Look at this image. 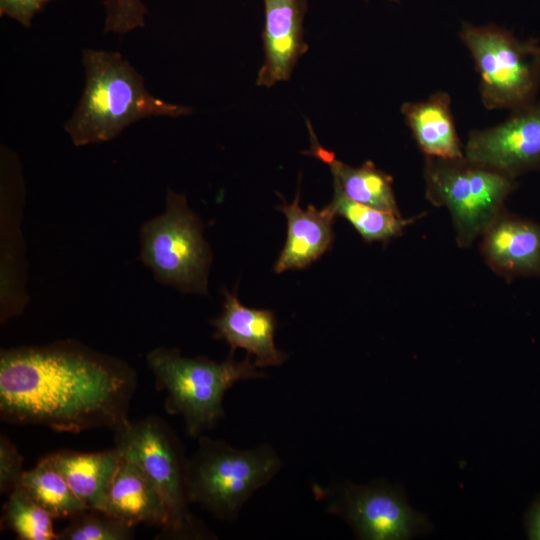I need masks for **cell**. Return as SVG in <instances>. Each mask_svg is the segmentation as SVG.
I'll return each mask as SVG.
<instances>
[{"label": "cell", "instance_id": "obj_1", "mask_svg": "<svg viewBox=\"0 0 540 540\" xmlns=\"http://www.w3.org/2000/svg\"><path fill=\"white\" fill-rule=\"evenodd\" d=\"M137 386L125 361L65 340L0 353V418L79 433L129 420Z\"/></svg>", "mask_w": 540, "mask_h": 540}, {"label": "cell", "instance_id": "obj_2", "mask_svg": "<svg viewBox=\"0 0 540 540\" xmlns=\"http://www.w3.org/2000/svg\"><path fill=\"white\" fill-rule=\"evenodd\" d=\"M82 63L84 90L64 125L75 146L110 141L144 118H176L192 112L150 94L143 77L118 52L85 49Z\"/></svg>", "mask_w": 540, "mask_h": 540}, {"label": "cell", "instance_id": "obj_3", "mask_svg": "<svg viewBox=\"0 0 540 540\" xmlns=\"http://www.w3.org/2000/svg\"><path fill=\"white\" fill-rule=\"evenodd\" d=\"M233 354L220 362L167 347L147 354L156 386L166 392L165 410L183 418L188 435L199 438L225 416L224 395L234 384L266 377L249 354L240 361Z\"/></svg>", "mask_w": 540, "mask_h": 540}, {"label": "cell", "instance_id": "obj_4", "mask_svg": "<svg viewBox=\"0 0 540 540\" xmlns=\"http://www.w3.org/2000/svg\"><path fill=\"white\" fill-rule=\"evenodd\" d=\"M282 466V459L268 443L244 450L202 435L187 463L190 502L220 521H233Z\"/></svg>", "mask_w": 540, "mask_h": 540}, {"label": "cell", "instance_id": "obj_5", "mask_svg": "<svg viewBox=\"0 0 540 540\" xmlns=\"http://www.w3.org/2000/svg\"><path fill=\"white\" fill-rule=\"evenodd\" d=\"M115 448L122 457L138 465L158 489L167 513V524L159 538L199 540L213 533L190 510L187 463L183 445L159 416L128 420L114 430Z\"/></svg>", "mask_w": 540, "mask_h": 540}, {"label": "cell", "instance_id": "obj_6", "mask_svg": "<svg viewBox=\"0 0 540 540\" xmlns=\"http://www.w3.org/2000/svg\"><path fill=\"white\" fill-rule=\"evenodd\" d=\"M424 179L427 200L448 209L461 248L481 237L504 211L505 201L518 186L515 178L465 156H425Z\"/></svg>", "mask_w": 540, "mask_h": 540}, {"label": "cell", "instance_id": "obj_7", "mask_svg": "<svg viewBox=\"0 0 540 540\" xmlns=\"http://www.w3.org/2000/svg\"><path fill=\"white\" fill-rule=\"evenodd\" d=\"M460 37L479 74L482 103L487 109H511L536 101L540 87V46L521 41L496 25H462Z\"/></svg>", "mask_w": 540, "mask_h": 540}, {"label": "cell", "instance_id": "obj_8", "mask_svg": "<svg viewBox=\"0 0 540 540\" xmlns=\"http://www.w3.org/2000/svg\"><path fill=\"white\" fill-rule=\"evenodd\" d=\"M202 229L185 196L168 190L164 212L141 227V261L160 283L207 294L212 255Z\"/></svg>", "mask_w": 540, "mask_h": 540}, {"label": "cell", "instance_id": "obj_9", "mask_svg": "<svg viewBox=\"0 0 540 540\" xmlns=\"http://www.w3.org/2000/svg\"><path fill=\"white\" fill-rule=\"evenodd\" d=\"M335 488L314 490L318 497L330 498L329 510L343 516L360 539L404 540L424 526L423 519L392 488L352 483Z\"/></svg>", "mask_w": 540, "mask_h": 540}, {"label": "cell", "instance_id": "obj_10", "mask_svg": "<svg viewBox=\"0 0 540 540\" xmlns=\"http://www.w3.org/2000/svg\"><path fill=\"white\" fill-rule=\"evenodd\" d=\"M464 154L515 179L540 170V101L512 111L499 125L470 132Z\"/></svg>", "mask_w": 540, "mask_h": 540}, {"label": "cell", "instance_id": "obj_11", "mask_svg": "<svg viewBox=\"0 0 540 540\" xmlns=\"http://www.w3.org/2000/svg\"><path fill=\"white\" fill-rule=\"evenodd\" d=\"M265 23L262 32L264 61L257 86L271 87L287 81L309 46L304 41L303 21L308 0H263Z\"/></svg>", "mask_w": 540, "mask_h": 540}, {"label": "cell", "instance_id": "obj_12", "mask_svg": "<svg viewBox=\"0 0 540 540\" xmlns=\"http://www.w3.org/2000/svg\"><path fill=\"white\" fill-rule=\"evenodd\" d=\"M480 252L508 281L540 277V224L504 210L481 235Z\"/></svg>", "mask_w": 540, "mask_h": 540}, {"label": "cell", "instance_id": "obj_13", "mask_svg": "<svg viewBox=\"0 0 540 540\" xmlns=\"http://www.w3.org/2000/svg\"><path fill=\"white\" fill-rule=\"evenodd\" d=\"M225 301L222 313L211 320L215 328L214 338L224 340L231 353L241 348L251 356L258 368L280 366L288 354L275 345L277 320L268 309L244 306L235 293L223 290Z\"/></svg>", "mask_w": 540, "mask_h": 540}, {"label": "cell", "instance_id": "obj_14", "mask_svg": "<svg viewBox=\"0 0 540 540\" xmlns=\"http://www.w3.org/2000/svg\"><path fill=\"white\" fill-rule=\"evenodd\" d=\"M299 193L298 187L291 204L281 196L283 203L276 207L287 219V238L274 265L276 273L310 266L331 248L334 241L336 215L333 210L329 205L322 209L308 205L302 209Z\"/></svg>", "mask_w": 540, "mask_h": 540}, {"label": "cell", "instance_id": "obj_15", "mask_svg": "<svg viewBox=\"0 0 540 540\" xmlns=\"http://www.w3.org/2000/svg\"><path fill=\"white\" fill-rule=\"evenodd\" d=\"M14 169V168H13ZM12 170L10 193L1 190V323L23 312L28 302L24 289L23 254L21 252L20 215L23 183Z\"/></svg>", "mask_w": 540, "mask_h": 540}, {"label": "cell", "instance_id": "obj_16", "mask_svg": "<svg viewBox=\"0 0 540 540\" xmlns=\"http://www.w3.org/2000/svg\"><path fill=\"white\" fill-rule=\"evenodd\" d=\"M104 512L130 526L144 523L162 530L167 524L166 509L155 484L138 465L124 457L111 484Z\"/></svg>", "mask_w": 540, "mask_h": 540}, {"label": "cell", "instance_id": "obj_17", "mask_svg": "<svg viewBox=\"0 0 540 540\" xmlns=\"http://www.w3.org/2000/svg\"><path fill=\"white\" fill-rule=\"evenodd\" d=\"M307 126L311 144L309 150L304 153L329 166L334 187L355 202L401 215L390 175L378 169L371 161H366L359 167H352L338 160L333 152L318 142L310 123H307Z\"/></svg>", "mask_w": 540, "mask_h": 540}, {"label": "cell", "instance_id": "obj_18", "mask_svg": "<svg viewBox=\"0 0 540 540\" xmlns=\"http://www.w3.org/2000/svg\"><path fill=\"white\" fill-rule=\"evenodd\" d=\"M47 456L86 508L104 511L122 458L117 448L90 453L63 450Z\"/></svg>", "mask_w": 540, "mask_h": 540}, {"label": "cell", "instance_id": "obj_19", "mask_svg": "<svg viewBox=\"0 0 540 540\" xmlns=\"http://www.w3.org/2000/svg\"><path fill=\"white\" fill-rule=\"evenodd\" d=\"M401 113L425 156L442 159L465 156L447 93L439 91L426 101L406 102L401 106Z\"/></svg>", "mask_w": 540, "mask_h": 540}, {"label": "cell", "instance_id": "obj_20", "mask_svg": "<svg viewBox=\"0 0 540 540\" xmlns=\"http://www.w3.org/2000/svg\"><path fill=\"white\" fill-rule=\"evenodd\" d=\"M20 486L54 519H71L88 509L73 493L48 456L43 457L32 469L24 471Z\"/></svg>", "mask_w": 540, "mask_h": 540}, {"label": "cell", "instance_id": "obj_21", "mask_svg": "<svg viewBox=\"0 0 540 540\" xmlns=\"http://www.w3.org/2000/svg\"><path fill=\"white\" fill-rule=\"evenodd\" d=\"M328 205L336 216L344 217L366 242L387 243L416 220L415 217L404 219L401 215L355 202L336 187Z\"/></svg>", "mask_w": 540, "mask_h": 540}, {"label": "cell", "instance_id": "obj_22", "mask_svg": "<svg viewBox=\"0 0 540 540\" xmlns=\"http://www.w3.org/2000/svg\"><path fill=\"white\" fill-rule=\"evenodd\" d=\"M53 520L25 488L18 486L3 506L1 527L12 530L21 540H58Z\"/></svg>", "mask_w": 540, "mask_h": 540}, {"label": "cell", "instance_id": "obj_23", "mask_svg": "<svg viewBox=\"0 0 540 540\" xmlns=\"http://www.w3.org/2000/svg\"><path fill=\"white\" fill-rule=\"evenodd\" d=\"M134 526L118 521L101 510L86 509L71 518L58 540H131Z\"/></svg>", "mask_w": 540, "mask_h": 540}, {"label": "cell", "instance_id": "obj_24", "mask_svg": "<svg viewBox=\"0 0 540 540\" xmlns=\"http://www.w3.org/2000/svg\"><path fill=\"white\" fill-rule=\"evenodd\" d=\"M104 33L126 34L145 26L147 9L141 0H104Z\"/></svg>", "mask_w": 540, "mask_h": 540}, {"label": "cell", "instance_id": "obj_25", "mask_svg": "<svg viewBox=\"0 0 540 540\" xmlns=\"http://www.w3.org/2000/svg\"><path fill=\"white\" fill-rule=\"evenodd\" d=\"M23 458L16 446L4 434L0 435V492H11L20 486Z\"/></svg>", "mask_w": 540, "mask_h": 540}, {"label": "cell", "instance_id": "obj_26", "mask_svg": "<svg viewBox=\"0 0 540 540\" xmlns=\"http://www.w3.org/2000/svg\"><path fill=\"white\" fill-rule=\"evenodd\" d=\"M54 0H0V16L16 20L29 28L34 16Z\"/></svg>", "mask_w": 540, "mask_h": 540}, {"label": "cell", "instance_id": "obj_27", "mask_svg": "<svg viewBox=\"0 0 540 540\" xmlns=\"http://www.w3.org/2000/svg\"><path fill=\"white\" fill-rule=\"evenodd\" d=\"M528 535L530 539L540 540V501L530 511L528 518Z\"/></svg>", "mask_w": 540, "mask_h": 540}, {"label": "cell", "instance_id": "obj_28", "mask_svg": "<svg viewBox=\"0 0 540 540\" xmlns=\"http://www.w3.org/2000/svg\"><path fill=\"white\" fill-rule=\"evenodd\" d=\"M390 1H393V2H398L399 0H390Z\"/></svg>", "mask_w": 540, "mask_h": 540}]
</instances>
